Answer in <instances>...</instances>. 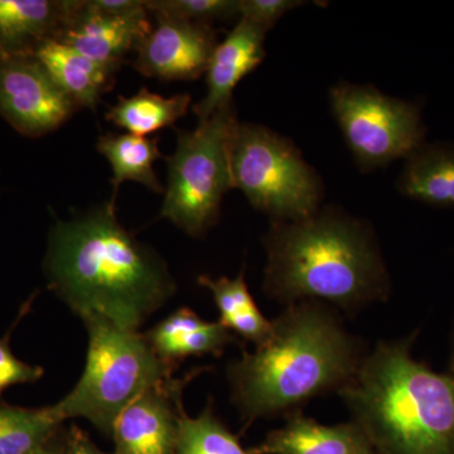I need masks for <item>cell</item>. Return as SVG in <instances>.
I'll use <instances>...</instances> for the list:
<instances>
[{"label":"cell","mask_w":454,"mask_h":454,"mask_svg":"<svg viewBox=\"0 0 454 454\" xmlns=\"http://www.w3.org/2000/svg\"><path fill=\"white\" fill-rule=\"evenodd\" d=\"M90 8L112 16H128L146 9L145 0H86Z\"/></svg>","instance_id":"4316f807"},{"label":"cell","mask_w":454,"mask_h":454,"mask_svg":"<svg viewBox=\"0 0 454 454\" xmlns=\"http://www.w3.org/2000/svg\"><path fill=\"white\" fill-rule=\"evenodd\" d=\"M197 282L208 289L219 309V322L255 348L264 345L273 333V321L260 312L245 280V269L236 278L200 276Z\"/></svg>","instance_id":"ffe728a7"},{"label":"cell","mask_w":454,"mask_h":454,"mask_svg":"<svg viewBox=\"0 0 454 454\" xmlns=\"http://www.w3.org/2000/svg\"><path fill=\"white\" fill-rule=\"evenodd\" d=\"M32 454H67L66 453V432H62L61 428L49 442Z\"/></svg>","instance_id":"f1b7e54d"},{"label":"cell","mask_w":454,"mask_h":454,"mask_svg":"<svg viewBox=\"0 0 454 454\" xmlns=\"http://www.w3.org/2000/svg\"><path fill=\"white\" fill-rule=\"evenodd\" d=\"M236 122L231 104L199 121L196 129L177 130V148L167 157L160 217L192 238H201L219 221L223 196L232 188L229 142Z\"/></svg>","instance_id":"52a82bcc"},{"label":"cell","mask_w":454,"mask_h":454,"mask_svg":"<svg viewBox=\"0 0 454 454\" xmlns=\"http://www.w3.org/2000/svg\"><path fill=\"white\" fill-rule=\"evenodd\" d=\"M35 56L79 109L95 110L101 97L113 88L114 77L119 70L94 61L56 40L44 42Z\"/></svg>","instance_id":"e0dca14e"},{"label":"cell","mask_w":454,"mask_h":454,"mask_svg":"<svg viewBox=\"0 0 454 454\" xmlns=\"http://www.w3.org/2000/svg\"><path fill=\"white\" fill-rule=\"evenodd\" d=\"M177 454H252L226 428L214 411L212 402L197 417L184 411L179 419Z\"/></svg>","instance_id":"603a6c76"},{"label":"cell","mask_w":454,"mask_h":454,"mask_svg":"<svg viewBox=\"0 0 454 454\" xmlns=\"http://www.w3.org/2000/svg\"><path fill=\"white\" fill-rule=\"evenodd\" d=\"M452 378H454V327L452 333V340H450V370H448Z\"/></svg>","instance_id":"f546056e"},{"label":"cell","mask_w":454,"mask_h":454,"mask_svg":"<svg viewBox=\"0 0 454 454\" xmlns=\"http://www.w3.org/2000/svg\"><path fill=\"white\" fill-rule=\"evenodd\" d=\"M415 337L379 342L337 391L376 454H454V378L415 360Z\"/></svg>","instance_id":"277c9868"},{"label":"cell","mask_w":454,"mask_h":454,"mask_svg":"<svg viewBox=\"0 0 454 454\" xmlns=\"http://www.w3.org/2000/svg\"><path fill=\"white\" fill-rule=\"evenodd\" d=\"M152 16L155 25L137 46L134 68L163 82H192L206 74L217 46L211 25L164 13Z\"/></svg>","instance_id":"30bf717a"},{"label":"cell","mask_w":454,"mask_h":454,"mask_svg":"<svg viewBox=\"0 0 454 454\" xmlns=\"http://www.w3.org/2000/svg\"><path fill=\"white\" fill-rule=\"evenodd\" d=\"M262 244V288L271 301H328L354 313L389 295V274L372 229L336 208L273 221Z\"/></svg>","instance_id":"3957f363"},{"label":"cell","mask_w":454,"mask_h":454,"mask_svg":"<svg viewBox=\"0 0 454 454\" xmlns=\"http://www.w3.org/2000/svg\"><path fill=\"white\" fill-rule=\"evenodd\" d=\"M232 188L273 221H297L319 210L324 184L291 140L268 128L236 122L229 142Z\"/></svg>","instance_id":"8992f818"},{"label":"cell","mask_w":454,"mask_h":454,"mask_svg":"<svg viewBox=\"0 0 454 454\" xmlns=\"http://www.w3.org/2000/svg\"><path fill=\"white\" fill-rule=\"evenodd\" d=\"M145 336L158 357L176 366L187 357H219L236 340L219 321H205L188 307L170 313Z\"/></svg>","instance_id":"2e32d148"},{"label":"cell","mask_w":454,"mask_h":454,"mask_svg":"<svg viewBox=\"0 0 454 454\" xmlns=\"http://www.w3.org/2000/svg\"><path fill=\"white\" fill-rule=\"evenodd\" d=\"M202 370L172 378L131 403L114 424V454H177L182 393Z\"/></svg>","instance_id":"8fae6325"},{"label":"cell","mask_w":454,"mask_h":454,"mask_svg":"<svg viewBox=\"0 0 454 454\" xmlns=\"http://www.w3.org/2000/svg\"><path fill=\"white\" fill-rule=\"evenodd\" d=\"M43 373V367L23 363L12 352L9 333L0 339V394L14 385L35 384Z\"/></svg>","instance_id":"d4e9b609"},{"label":"cell","mask_w":454,"mask_h":454,"mask_svg":"<svg viewBox=\"0 0 454 454\" xmlns=\"http://www.w3.org/2000/svg\"><path fill=\"white\" fill-rule=\"evenodd\" d=\"M98 153L106 158L112 166L113 187L110 201L116 203L119 187L124 182H138L155 193H163L166 187L160 184L154 172V163L163 157L160 151V138L133 136V134L107 133L98 137Z\"/></svg>","instance_id":"d6986e66"},{"label":"cell","mask_w":454,"mask_h":454,"mask_svg":"<svg viewBox=\"0 0 454 454\" xmlns=\"http://www.w3.org/2000/svg\"><path fill=\"white\" fill-rule=\"evenodd\" d=\"M191 100L190 94L167 98L145 88L140 89L129 98L121 95L116 104L107 109L106 118L127 133L146 137L184 118L190 109Z\"/></svg>","instance_id":"44dd1931"},{"label":"cell","mask_w":454,"mask_h":454,"mask_svg":"<svg viewBox=\"0 0 454 454\" xmlns=\"http://www.w3.org/2000/svg\"><path fill=\"white\" fill-rule=\"evenodd\" d=\"M77 110L35 56L0 59V115L18 133L40 138L59 129Z\"/></svg>","instance_id":"9c48e42d"},{"label":"cell","mask_w":454,"mask_h":454,"mask_svg":"<svg viewBox=\"0 0 454 454\" xmlns=\"http://www.w3.org/2000/svg\"><path fill=\"white\" fill-rule=\"evenodd\" d=\"M396 186L403 196L415 201L454 207V146L424 143L406 158Z\"/></svg>","instance_id":"ac0fdd59"},{"label":"cell","mask_w":454,"mask_h":454,"mask_svg":"<svg viewBox=\"0 0 454 454\" xmlns=\"http://www.w3.org/2000/svg\"><path fill=\"white\" fill-rule=\"evenodd\" d=\"M82 0H0V44L8 56H35L57 40Z\"/></svg>","instance_id":"5bb4252c"},{"label":"cell","mask_w":454,"mask_h":454,"mask_svg":"<svg viewBox=\"0 0 454 454\" xmlns=\"http://www.w3.org/2000/svg\"><path fill=\"white\" fill-rule=\"evenodd\" d=\"M149 16L148 9L128 16L100 13L82 0L56 41L100 64L121 68L125 56L151 32Z\"/></svg>","instance_id":"7c38bea8"},{"label":"cell","mask_w":454,"mask_h":454,"mask_svg":"<svg viewBox=\"0 0 454 454\" xmlns=\"http://www.w3.org/2000/svg\"><path fill=\"white\" fill-rule=\"evenodd\" d=\"M301 4L295 0H239V16L268 32L284 14Z\"/></svg>","instance_id":"484cf974"},{"label":"cell","mask_w":454,"mask_h":454,"mask_svg":"<svg viewBox=\"0 0 454 454\" xmlns=\"http://www.w3.org/2000/svg\"><path fill=\"white\" fill-rule=\"evenodd\" d=\"M43 270L50 291L74 315L128 330L140 331L177 292L167 262L121 225L110 200L56 221Z\"/></svg>","instance_id":"6da1fadb"},{"label":"cell","mask_w":454,"mask_h":454,"mask_svg":"<svg viewBox=\"0 0 454 454\" xmlns=\"http://www.w3.org/2000/svg\"><path fill=\"white\" fill-rule=\"evenodd\" d=\"M365 355L325 303L297 301L274 319L264 345L227 366L232 403L245 427L289 415L312 397L345 387Z\"/></svg>","instance_id":"7a4b0ae2"},{"label":"cell","mask_w":454,"mask_h":454,"mask_svg":"<svg viewBox=\"0 0 454 454\" xmlns=\"http://www.w3.org/2000/svg\"><path fill=\"white\" fill-rule=\"evenodd\" d=\"M145 5L151 14L164 13L205 25L239 16V0H145Z\"/></svg>","instance_id":"cb8c5ba5"},{"label":"cell","mask_w":454,"mask_h":454,"mask_svg":"<svg viewBox=\"0 0 454 454\" xmlns=\"http://www.w3.org/2000/svg\"><path fill=\"white\" fill-rule=\"evenodd\" d=\"M334 119L363 170L411 157L426 143L419 106L369 85L340 82L330 91Z\"/></svg>","instance_id":"ba28073f"},{"label":"cell","mask_w":454,"mask_h":454,"mask_svg":"<svg viewBox=\"0 0 454 454\" xmlns=\"http://www.w3.org/2000/svg\"><path fill=\"white\" fill-rule=\"evenodd\" d=\"M265 33L258 26L240 20L225 40L217 44L206 71L207 94L192 107L199 121L231 106L238 83L265 59Z\"/></svg>","instance_id":"4fadbf2b"},{"label":"cell","mask_w":454,"mask_h":454,"mask_svg":"<svg viewBox=\"0 0 454 454\" xmlns=\"http://www.w3.org/2000/svg\"><path fill=\"white\" fill-rule=\"evenodd\" d=\"M88 331V356L73 390L51 405L59 422L83 418L112 437L114 424L140 395L175 378L177 366L152 349L145 333L128 330L103 317L82 318Z\"/></svg>","instance_id":"5b68a950"},{"label":"cell","mask_w":454,"mask_h":454,"mask_svg":"<svg viewBox=\"0 0 454 454\" xmlns=\"http://www.w3.org/2000/svg\"><path fill=\"white\" fill-rule=\"evenodd\" d=\"M66 453L67 454H114L106 453L97 447L89 435L77 426L66 432Z\"/></svg>","instance_id":"83f0119b"},{"label":"cell","mask_w":454,"mask_h":454,"mask_svg":"<svg viewBox=\"0 0 454 454\" xmlns=\"http://www.w3.org/2000/svg\"><path fill=\"white\" fill-rule=\"evenodd\" d=\"M61 426L51 405L32 409L0 402V454H32Z\"/></svg>","instance_id":"7402d4cb"},{"label":"cell","mask_w":454,"mask_h":454,"mask_svg":"<svg viewBox=\"0 0 454 454\" xmlns=\"http://www.w3.org/2000/svg\"><path fill=\"white\" fill-rule=\"evenodd\" d=\"M7 53H5V51L3 50L2 44H0V59H4V57H7Z\"/></svg>","instance_id":"4dcf8cb0"},{"label":"cell","mask_w":454,"mask_h":454,"mask_svg":"<svg viewBox=\"0 0 454 454\" xmlns=\"http://www.w3.org/2000/svg\"><path fill=\"white\" fill-rule=\"evenodd\" d=\"M252 454H376L365 433L355 422L324 426L301 411L288 415Z\"/></svg>","instance_id":"9a60e30c"}]
</instances>
